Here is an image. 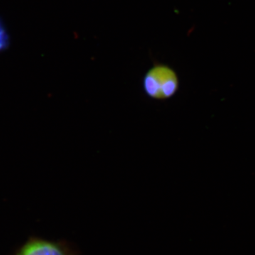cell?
<instances>
[{"label": "cell", "mask_w": 255, "mask_h": 255, "mask_svg": "<svg viewBox=\"0 0 255 255\" xmlns=\"http://www.w3.org/2000/svg\"><path fill=\"white\" fill-rule=\"evenodd\" d=\"M179 80L175 70L164 64H156L142 79V90L149 98L167 100L177 94Z\"/></svg>", "instance_id": "1"}, {"label": "cell", "mask_w": 255, "mask_h": 255, "mask_svg": "<svg viewBox=\"0 0 255 255\" xmlns=\"http://www.w3.org/2000/svg\"><path fill=\"white\" fill-rule=\"evenodd\" d=\"M14 255H76L63 241H53L41 238H30L23 243Z\"/></svg>", "instance_id": "2"}, {"label": "cell", "mask_w": 255, "mask_h": 255, "mask_svg": "<svg viewBox=\"0 0 255 255\" xmlns=\"http://www.w3.org/2000/svg\"><path fill=\"white\" fill-rule=\"evenodd\" d=\"M2 36H3L2 32H1V30L0 29V48H1V47L2 46H1V41H3V40H1V39H2Z\"/></svg>", "instance_id": "3"}]
</instances>
